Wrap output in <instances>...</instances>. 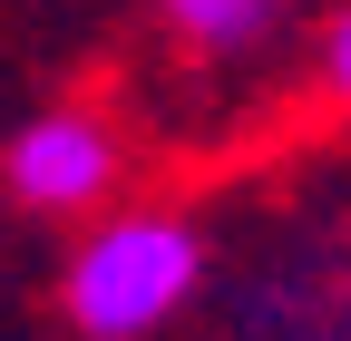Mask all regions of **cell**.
<instances>
[{"label": "cell", "mask_w": 351, "mask_h": 341, "mask_svg": "<svg viewBox=\"0 0 351 341\" xmlns=\"http://www.w3.org/2000/svg\"><path fill=\"white\" fill-rule=\"evenodd\" d=\"M322 88H332V98L351 108V10H341V20L322 29Z\"/></svg>", "instance_id": "obj_4"}, {"label": "cell", "mask_w": 351, "mask_h": 341, "mask_svg": "<svg viewBox=\"0 0 351 341\" xmlns=\"http://www.w3.org/2000/svg\"><path fill=\"white\" fill-rule=\"evenodd\" d=\"M205 244L186 215H108L69 264V322L88 341H137L195 292Z\"/></svg>", "instance_id": "obj_1"}, {"label": "cell", "mask_w": 351, "mask_h": 341, "mask_svg": "<svg viewBox=\"0 0 351 341\" xmlns=\"http://www.w3.org/2000/svg\"><path fill=\"white\" fill-rule=\"evenodd\" d=\"M117 127L108 117H88V108H49V117H29L20 137H10V195L39 205V215H78V205H98L117 186Z\"/></svg>", "instance_id": "obj_2"}, {"label": "cell", "mask_w": 351, "mask_h": 341, "mask_svg": "<svg viewBox=\"0 0 351 341\" xmlns=\"http://www.w3.org/2000/svg\"><path fill=\"white\" fill-rule=\"evenodd\" d=\"M156 10H166V29L186 39V49L234 59V49H254V39L274 29V10H283V0H156Z\"/></svg>", "instance_id": "obj_3"}]
</instances>
